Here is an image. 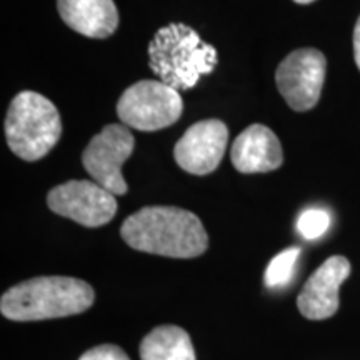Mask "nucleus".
I'll use <instances>...</instances> for the list:
<instances>
[{
	"label": "nucleus",
	"mask_w": 360,
	"mask_h": 360,
	"mask_svg": "<svg viewBox=\"0 0 360 360\" xmlns=\"http://www.w3.org/2000/svg\"><path fill=\"white\" fill-rule=\"evenodd\" d=\"M120 236L135 250L172 259L199 257L209 247L200 219L179 207H143L124 220Z\"/></svg>",
	"instance_id": "f257e3e1"
},
{
	"label": "nucleus",
	"mask_w": 360,
	"mask_h": 360,
	"mask_svg": "<svg viewBox=\"0 0 360 360\" xmlns=\"http://www.w3.org/2000/svg\"><path fill=\"white\" fill-rule=\"evenodd\" d=\"M92 285L75 277H34L8 289L0 299V312L13 322H37L69 317L92 307Z\"/></svg>",
	"instance_id": "f03ea898"
},
{
	"label": "nucleus",
	"mask_w": 360,
	"mask_h": 360,
	"mask_svg": "<svg viewBox=\"0 0 360 360\" xmlns=\"http://www.w3.org/2000/svg\"><path fill=\"white\" fill-rule=\"evenodd\" d=\"M219 64L214 45L186 24H169L157 30L148 44L150 70L174 90L193 89L202 75H209Z\"/></svg>",
	"instance_id": "7ed1b4c3"
},
{
	"label": "nucleus",
	"mask_w": 360,
	"mask_h": 360,
	"mask_svg": "<svg viewBox=\"0 0 360 360\" xmlns=\"http://www.w3.org/2000/svg\"><path fill=\"white\" fill-rule=\"evenodd\" d=\"M62 135V120L57 107L47 97L32 90L17 94L6 117V137L19 159H44Z\"/></svg>",
	"instance_id": "20e7f679"
},
{
	"label": "nucleus",
	"mask_w": 360,
	"mask_h": 360,
	"mask_svg": "<svg viewBox=\"0 0 360 360\" xmlns=\"http://www.w3.org/2000/svg\"><path fill=\"white\" fill-rule=\"evenodd\" d=\"M182 112L180 94L160 80H141L130 85L117 102L120 122L142 132L170 127L180 119Z\"/></svg>",
	"instance_id": "39448f33"
},
{
	"label": "nucleus",
	"mask_w": 360,
	"mask_h": 360,
	"mask_svg": "<svg viewBox=\"0 0 360 360\" xmlns=\"http://www.w3.org/2000/svg\"><path fill=\"white\" fill-rule=\"evenodd\" d=\"M134 147L135 139L127 125H105L85 147L82 154L84 169L98 186L114 195H125L129 186L122 175V165L132 155Z\"/></svg>",
	"instance_id": "423d86ee"
},
{
	"label": "nucleus",
	"mask_w": 360,
	"mask_h": 360,
	"mask_svg": "<svg viewBox=\"0 0 360 360\" xmlns=\"http://www.w3.org/2000/svg\"><path fill=\"white\" fill-rule=\"evenodd\" d=\"M326 74L327 58L321 51L297 49L277 67V89L292 110L307 112L321 101Z\"/></svg>",
	"instance_id": "0eeeda50"
},
{
	"label": "nucleus",
	"mask_w": 360,
	"mask_h": 360,
	"mask_svg": "<svg viewBox=\"0 0 360 360\" xmlns=\"http://www.w3.org/2000/svg\"><path fill=\"white\" fill-rule=\"evenodd\" d=\"M47 205L53 214L67 217L84 227H102L117 214L112 192L90 180H69L47 193Z\"/></svg>",
	"instance_id": "6e6552de"
},
{
	"label": "nucleus",
	"mask_w": 360,
	"mask_h": 360,
	"mask_svg": "<svg viewBox=\"0 0 360 360\" xmlns=\"http://www.w3.org/2000/svg\"><path fill=\"white\" fill-rule=\"evenodd\" d=\"M227 142L229 127L222 120H200L191 125L175 143V162L188 174H212L222 162Z\"/></svg>",
	"instance_id": "1a4fd4ad"
},
{
	"label": "nucleus",
	"mask_w": 360,
	"mask_h": 360,
	"mask_svg": "<svg viewBox=\"0 0 360 360\" xmlns=\"http://www.w3.org/2000/svg\"><path fill=\"white\" fill-rule=\"evenodd\" d=\"M350 276V262L342 255L328 257L297 297V309L309 321H326L339 310V290Z\"/></svg>",
	"instance_id": "9d476101"
},
{
	"label": "nucleus",
	"mask_w": 360,
	"mask_h": 360,
	"mask_svg": "<svg viewBox=\"0 0 360 360\" xmlns=\"http://www.w3.org/2000/svg\"><path fill=\"white\" fill-rule=\"evenodd\" d=\"M231 160L240 174L272 172L283 162L281 141L269 127L254 124L233 141Z\"/></svg>",
	"instance_id": "9b49d317"
},
{
	"label": "nucleus",
	"mask_w": 360,
	"mask_h": 360,
	"mask_svg": "<svg viewBox=\"0 0 360 360\" xmlns=\"http://www.w3.org/2000/svg\"><path fill=\"white\" fill-rule=\"evenodd\" d=\"M57 11L72 30L89 39H107L119 27L114 0H57Z\"/></svg>",
	"instance_id": "f8f14e48"
},
{
	"label": "nucleus",
	"mask_w": 360,
	"mask_h": 360,
	"mask_svg": "<svg viewBox=\"0 0 360 360\" xmlns=\"http://www.w3.org/2000/svg\"><path fill=\"white\" fill-rule=\"evenodd\" d=\"M141 360H195L191 335L177 326L155 327L139 347Z\"/></svg>",
	"instance_id": "ddd939ff"
},
{
	"label": "nucleus",
	"mask_w": 360,
	"mask_h": 360,
	"mask_svg": "<svg viewBox=\"0 0 360 360\" xmlns=\"http://www.w3.org/2000/svg\"><path fill=\"white\" fill-rule=\"evenodd\" d=\"M300 257L299 247H290V249L282 250L281 254L276 255L265 270L264 282L269 289H278V287L287 285L294 276L295 264Z\"/></svg>",
	"instance_id": "4468645a"
},
{
	"label": "nucleus",
	"mask_w": 360,
	"mask_h": 360,
	"mask_svg": "<svg viewBox=\"0 0 360 360\" xmlns=\"http://www.w3.org/2000/svg\"><path fill=\"white\" fill-rule=\"evenodd\" d=\"M330 227V214L323 209H307L297 220V231L307 240L321 238Z\"/></svg>",
	"instance_id": "2eb2a0df"
},
{
	"label": "nucleus",
	"mask_w": 360,
	"mask_h": 360,
	"mask_svg": "<svg viewBox=\"0 0 360 360\" xmlns=\"http://www.w3.org/2000/svg\"><path fill=\"white\" fill-rule=\"evenodd\" d=\"M79 360H130V359L129 355L119 347V345L102 344L87 350V352L80 355Z\"/></svg>",
	"instance_id": "dca6fc26"
},
{
	"label": "nucleus",
	"mask_w": 360,
	"mask_h": 360,
	"mask_svg": "<svg viewBox=\"0 0 360 360\" xmlns=\"http://www.w3.org/2000/svg\"><path fill=\"white\" fill-rule=\"evenodd\" d=\"M354 57H355V64H357L360 70V17L354 29Z\"/></svg>",
	"instance_id": "f3484780"
},
{
	"label": "nucleus",
	"mask_w": 360,
	"mask_h": 360,
	"mask_svg": "<svg viewBox=\"0 0 360 360\" xmlns=\"http://www.w3.org/2000/svg\"><path fill=\"white\" fill-rule=\"evenodd\" d=\"M294 2L302 4V6H307V4H312V2H315V0H294Z\"/></svg>",
	"instance_id": "a211bd4d"
}]
</instances>
